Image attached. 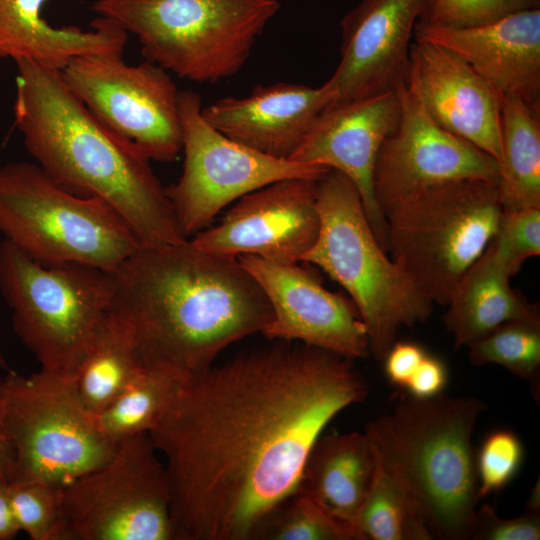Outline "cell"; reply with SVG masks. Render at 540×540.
I'll return each mask as SVG.
<instances>
[{
  "mask_svg": "<svg viewBox=\"0 0 540 540\" xmlns=\"http://www.w3.org/2000/svg\"><path fill=\"white\" fill-rule=\"evenodd\" d=\"M279 342L185 380L148 433L165 464L176 540H249L296 491L328 424L366 399L352 359Z\"/></svg>",
  "mask_w": 540,
  "mask_h": 540,
  "instance_id": "1",
  "label": "cell"
},
{
  "mask_svg": "<svg viewBox=\"0 0 540 540\" xmlns=\"http://www.w3.org/2000/svg\"><path fill=\"white\" fill-rule=\"evenodd\" d=\"M113 275L109 311L130 329L142 364L185 379L210 368L231 344L262 333L273 317L264 291L238 260L189 240L139 247Z\"/></svg>",
  "mask_w": 540,
  "mask_h": 540,
  "instance_id": "2",
  "label": "cell"
},
{
  "mask_svg": "<svg viewBox=\"0 0 540 540\" xmlns=\"http://www.w3.org/2000/svg\"><path fill=\"white\" fill-rule=\"evenodd\" d=\"M15 64V126L36 164L66 190L106 201L140 247L186 241L151 160L99 122L60 70L27 59Z\"/></svg>",
  "mask_w": 540,
  "mask_h": 540,
  "instance_id": "3",
  "label": "cell"
},
{
  "mask_svg": "<svg viewBox=\"0 0 540 540\" xmlns=\"http://www.w3.org/2000/svg\"><path fill=\"white\" fill-rule=\"evenodd\" d=\"M484 409L470 396L408 394L365 426L376 463L405 490L433 538L471 539L479 502L472 439Z\"/></svg>",
  "mask_w": 540,
  "mask_h": 540,
  "instance_id": "4",
  "label": "cell"
},
{
  "mask_svg": "<svg viewBox=\"0 0 540 540\" xmlns=\"http://www.w3.org/2000/svg\"><path fill=\"white\" fill-rule=\"evenodd\" d=\"M315 193L319 232L302 262L321 268L346 290L365 325L370 354L383 360L399 329L427 320L433 303L380 244L347 176L329 170L316 181Z\"/></svg>",
  "mask_w": 540,
  "mask_h": 540,
  "instance_id": "5",
  "label": "cell"
},
{
  "mask_svg": "<svg viewBox=\"0 0 540 540\" xmlns=\"http://www.w3.org/2000/svg\"><path fill=\"white\" fill-rule=\"evenodd\" d=\"M277 0H97L92 9L138 39L146 60L178 77L215 83L237 74Z\"/></svg>",
  "mask_w": 540,
  "mask_h": 540,
  "instance_id": "6",
  "label": "cell"
},
{
  "mask_svg": "<svg viewBox=\"0 0 540 540\" xmlns=\"http://www.w3.org/2000/svg\"><path fill=\"white\" fill-rule=\"evenodd\" d=\"M498 181L470 178L437 185L385 213V249L433 304L445 306L465 271L496 232Z\"/></svg>",
  "mask_w": 540,
  "mask_h": 540,
  "instance_id": "7",
  "label": "cell"
},
{
  "mask_svg": "<svg viewBox=\"0 0 540 540\" xmlns=\"http://www.w3.org/2000/svg\"><path fill=\"white\" fill-rule=\"evenodd\" d=\"M0 233L47 266L80 263L113 272L140 247L106 201L66 190L30 162L0 167Z\"/></svg>",
  "mask_w": 540,
  "mask_h": 540,
  "instance_id": "8",
  "label": "cell"
},
{
  "mask_svg": "<svg viewBox=\"0 0 540 540\" xmlns=\"http://www.w3.org/2000/svg\"><path fill=\"white\" fill-rule=\"evenodd\" d=\"M113 272L80 264L43 265L0 243V293L14 332L41 369L73 373L109 312Z\"/></svg>",
  "mask_w": 540,
  "mask_h": 540,
  "instance_id": "9",
  "label": "cell"
},
{
  "mask_svg": "<svg viewBox=\"0 0 540 540\" xmlns=\"http://www.w3.org/2000/svg\"><path fill=\"white\" fill-rule=\"evenodd\" d=\"M3 419L12 454L10 482L65 486L106 461L117 445L100 431L69 372L8 370Z\"/></svg>",
  "mask_w": 540,
  "mask_h": 540,
  "instance_id": "10",
  "label": "cell"
},
{
  "mask_svg": "<svg viewBox=\"0 0 540 540\" xmlns=\"http://www.w3.org/2000/svg\"><path fill=\"white\" fill-rule=\"evenodd\" d=\"M62 501L72 540H176L165 464L148 433L119 441L63 487Z\"/></svg>",
  "mask_w": 540,
  "mask_h": 540,
  "instance_id": "11",
  "label": "cell"
},
{
  "mask_svg": "<svg viewBox=\"0 0 540 540\" xmlns=\"http://www.w3.org/2000/svg\"><path fill=\"white\" fill-rule=\"evenodd\" d=\"M179 110L183 171L165 193L187 240L209 227L224 207L253 191L285 179L317 181L331 170L276 158L225 136L204 119L195 91H180Z\"/></svg>",
  "mask_w": 540,
  "mask_h": 540,
  "instance_id": "12",
  "label": "cell"
},
{
  "mask_svg": "<svg viewBox=\"0 0 540 540\" xmlns=\"http://www.w3.org/2000/svg\"><path fill=\"white\" fill-rule=\"evenodd\" d=\"M71 92L105 127L150 160L174 161L182 151L179 93L170 73L122 55L75 57L60 71Z\"/></svg>",
  "mask_w": 540,
  "mask_h": 540,
  "instance_id": "13",
  "label": "cell"
},
{
  "mask_svg": "<svg viewBox=\"0 0 540 540\" xmlns=\"http://www.w3.org/2000/svg\"><path fill=\"white\" fill-rule=\"evenodd\" d=\"M400 96L398 122L382 143L373 171L374 197L383 216L395 203L437 185L499 180L495 158L439 126L406 85Z\"/></svg>",
  "mask_w": 540,
  "mask_h": 540,
  "instance_id": "14",
  "label": "cell"
},
{
  "mask_svg": "<svg viewBox=\"0 0 540 540\" xmlns=\"http://www.w3.org/2000/svg\"><path fill=\"white\" fill-rule=\"evenodd\" d=\"M316 181L285 179L241 197L221 222L188 239L226 259L245 255L275 263H299L319 232Z\"/></svg>",
  "mask_w": 540,
  "mask_h": 540,
  "instance_id": "15",
  "label": "cell"
},
{
  "mask_svg": "<svg viewBox=\"0 0 540 540\" xmlns=\"http://www.w3.org/2000/svg\"><path fill=\"white\" fill-rule=\"evenodd\" d=\"M268 298L273 317L264 328L269 340L298 342L352 360L370 355L364 323L354 304L327 290L298 263L256 256L238 258Z\"/></svg>",
  "mask_w": 540,
  "mask_h": 540,
  "instance_id": "16",
  "label": "cell"
},
{
  "mask_svg": "<svg viewBox=\"0 0 540 540\" xmlns=\"http://www.w3.org/2000/svg\"><path fill=\"white\" fill-rule=\"evenodd\" d=\"M432 0H361L341 19L340 61L329 81L337 101L406 85L410 40Z\"/></svg>",
  "mask_w": 540,
  "mask_h": 540,
  "instance_id": "17",
  "label": "cell"
},
{
  "mask_svg": "<svg viewBox=\"0 0 540 540\" xmlns=\"http://www.w3.org/2000/svg\"><path fill=\"white\" fill-rule=\"evenodd\" d=\"M400 110V89L335 101L318 116L290 158L347 176L357 187L369 223L384 249L386 221L374 197L373 171L379 149L395 128Z\"/></svg>",
  "mask_w": 540,
  "mask_h": 540,
  "instance_id": "18",
  "label": "cell"
},
{
  "mask_svg": "<svg viewBox=\"0 0 540 540\" xmlns=\"http://www.w3.org/2000/svg\"><path fill=\"white\" fill-rule=\"evenodd\" d=\"M406 86L439 126L500 164L503 95L461 57L435 43L415 39L410 46Z\"/></svg>",
  "mask_w": 540,
  "mask_h": 540,
  "instance_id": "19",
  "label": "cell"
},
{
  "mask_svg": "<svg viewBox=\"0 0 540 540\" xmlns=\"http://www.w3.org/2000/svg\"><path fill=\"white\" fill-rule=\"evenodd\" d=\"M414 37L454 52L501 95L517 96L540 114V7L469 27L419 21Z\"/></svg>",
  "mask_w": 540,
  "mask_h": 540,
  "instance_id": "20",
  "label": "cell"
},
{
  "mask_svg": "<svg viewBox=\"0 0 540 540\" xmlns=\"http://www.w3.org/2000/svg\"><path fill=\"white\" fill-rule=\"evenodd\" d=\"M329 79L320 87L276 82L257 85L245 97H224L202 107L219 132L261 153L290 159L318 116L337 101Z\"/></svg>",
  "mask_w": 540,
  "mask_h": 540,
  "instance_id": "21",
  "label": "cell"
},
{
  "mask_svg": "<svg viewBox=\"0 0 540 540\" xmlns=\"http://www.w3.org/2000/svg\"><path fill=\"white\" fill-rule=\"evenodd\" d=\"M49 0H0V59H27L62 70L75 57L122 55L127 32L98 16L89 30L54 27L42 17Z\"/></svg>",
  "mask_w": 540,
  "mask_h": 540,
  "instance_id": "22",
  "label": "cell"
},
{
  "mask_svg": "<svg viewBox=\"0 0 540 540\" xmlns=\"http://www.w3.org/2000/svg\"><path fill=\"white\" fill-rule=\"evenodd\" d=\"M375 466L364 432L321 435L305 461L296 491L352 526L370 488Z\"/></svg>",
  "mask_w": 540,
  "mask_h": 540,
  "instance_id": "23",
  "label": "cell"
},
{
  "mask_svg": "<svg viewBox=\"0 0 540 540\" xmlns=\"http://www.w3.org/2000/svg\"><path fill=\"white\" fill-rule=\"evenodd\" d=\"M511 277L487 248L461 276L443 315L455 349L468 347L505 322L540 317L538 306L511 287Z\"/></svg>",
  "mask_w": 540,
  "mask_h": 540,
  "instance_id": "24",
  "label": "cell"
},
{
  "mask_svg": "<svg viewBox=\"0 0 540 540\" xmlns=\"http://www.w3.org/2000/svg\"><path fill=\"white\" fill-rule=\"evenodd\" d=\"M501 143L498 189L502 209L540 207L539 114L514 95L502 96Z\"/></svg>",
  "mask_w": 540,
  "mask_h": 540,
  "instance_id": "25",
  "label": "cell"
},
{
  "mask_svg": "<svg viewBox=\"0 0 540 540\" xmlns=\"http://www.w3.org/2000/svg\"><path fill=\"white\" fill-rule=\"evenodd\" d=\"M143 366L128 326L110 311L73 372L76 390L94 415L106 408Z\"/></svg>",
  "mask_w": 540,
  "mask_h": 540,
  "instance_id": "26",
  "label": "cell"
},
{
  "mask_svg": "<svg viewBox=\"0 0 540 540\" xmlns=\"http://www.w3.org/2000/svg\"><path fill=\"white\" fill-rule=\"evenodd\" d=\"M185 380L168 369L143 365L117 397L95 415L100 431L114 443L149 433Z\"/></svg>",
  "mask_w": 540,
  "mask_h": 540,
  "instance_id": "27",
  "label": "cell"
},
{
  "mask_svg": "<svg viewBox=\"0 0 540 540\" xmlns=\"http://www.w3.org/2000/svg\"><path fill=\"white\" fill-rule=\"evenodd\" d=\"M352 526L359 540L434 539L408 494L377 463Z\"/></svg>",
  "mask_w": 540,
  "mask_h": 540,
  "instance_id": "28",
  "label": "cell"
},
{
  "mask_svg": "<svg viewBox=\"0 0 540 540\" xmlns=\"http://www.w3.org/2000/svg\"><path fill=\"white\" fill-rule=\"evenodd\" d=\"M249 540H359L354 528L295 491L269 510Z\"/></svg>",
  "mask_w": 540,
  "mask_h": 540,
  "instance_id": "29",
  "label": "cell"
},
{
  "mask_svg": "<svg viewBox=\"0 0 540 540\" xmlns=\"http://www.w3.org/2000/svg\"><path fill=\"white\" fill-rule=\"evenodd\" d=\"M467 348L472 364L500 365L539 392L540 317L505 322Z\"/></svg>",
  "mask_w": 540,
  "mask_h": 540,
  "instance_id": "30",
  "label": "cell"
},
{
  "mask_svg": "<svg viewBox=\"0 0 540 540\" xmlns=\"http://www.w3.org/2000/svg\"><path fill=\"white\" fill-rule=\"evenodd\" d=\"M63 487L44 481L10 482V504L19 532L31 540H72L63 510Z\"/></svg>",
  "mask_w": 540,
  "mask_h": 540,
  "instance_id": "31",
  "label": "cell"
},
{
  "mask_svg": "<svg viewBox=\"0 0 540 540\" xmlns=\"http://www.w3.org/2000/svg\"><path fill=\"white\" fill-rule=\"evenodd\" d=\"M487 249L513 276L528 258L540 254V207L503 210Z\"/></svg>",
  "mask_w": 540,
  "mask_h": 540,
  "instance_id": "32",
  "label": "cell"
},
{
  "mask_svg": "<svg viewBox=\"0 0 540 540\" xmlns=\"http://www.w3.org/2000/svg\"><path fill=\"white\" fill-rule=\"evenodd\" d=\"M524 450L519 437L507 429L489 433L476 452L478 498L506 487L518 472Z\"/></svg>",
  "mask_w": 540,
  "mask_h": 540,
  "instance_id": "33",
  "label": "cell"
},
{
  "mask_svg": "<svg viewBox=\"0 0 540 540\" xmlns=\"http://www.w3.org/2000/svg\"><path fill=\"white\" fill-rule=\"evenodd\" d=\"M538 7L540 0H432L420 21L447 27H469Z\"/></svg>",
  "mask_w": 540,
  "mask_h": 540,
  "instance_id": "34",
  "label": "cell"
},
{
  "mask_svg": "<svg viewBox=\"0 0 540 540\" xmlns=\"http://www.w3.org/2000/svg\"><path fill=\"white\" fill-rule=\"evenodd\" d=\"M473 540H539V511L529 510L513 518L500 517L488 504L476 509Z\"/></svg>",
  "mask_w": 540,
  "mask_h": 540,
  "instance_id": "35",
  "label": "cell"
},
{
  "mask_svg": "<svg viewBox=\"0 0 540 540\" xmlns=\"http://www.w3.org/2000/svg\"><path fill=\"white\" fill-rule=\"evenodd\" d=\"M427 352L413 342H394L383 358L384 372L391 384L405 389Z\"/></svg>",
  "mask_w": 540,
  "mask_h": 540,
  "instance_id": "36",
  "label": "cell"
},
{
  "mask_svg": "<svg viewBox=\"0 0 540 540\" xmlns=\"http://www.w3.org/2000/svg\"><path fill=\"white\" fill-rule=\"evenodd\" d=\"M448 373L444 363L428 353L409 380L405 390L415 398H430L444 390Z\"/></svg>",
  "mask_w": 540,
  "mask_h": 540,
  "instance_id": "37",
  "label": "cell"
},
{
  "mask_svg": "<svg viewBox=\"0 0 540 540\" xmlns=\"http://www.w3.org/2000/svg\"><path fill=\"white\" fill-rule=\"evenodd\" d=\"M10 481L0 475V540H12L19 533L10 504Z\"/></svg>",
  "mask_w": 540,
  "mask_h": 540,
  "instance_id": "38",
  "label": "cell"
},
{
  "mask_svg": "<svg viewBox=\"0 0 540 540\" xmlns=\"http://www.w3.org/2000/svg\"><path fill=\"white\" fill-rule=\"evenodd\" d=\"M11 467L12 454L3 419V376L0 375V475L9 479Z\"/></svg>",
  "mask_w": 540,
  "mask_h": 540,
  "instance_id": "39",
  "label": "cell"
},
{
  "mask_svg": "<svg viewBox=\"0 0 540 540\" xmlns=\"http://www.w3.org/2000/svg\"><path fill=\"white\" fill-rule=\"evenodd\" d=\"M0 369H4V370H10L9 366H8V363L2 353V351L0 350Z\"/></svg>",
  "mask_w": 540,
  "mask_h": 540,
  "instance_id": "40",
  "label": "cell"
}]
</instances>
